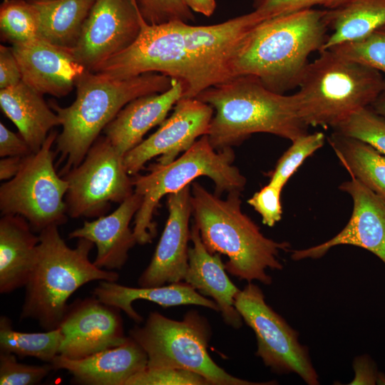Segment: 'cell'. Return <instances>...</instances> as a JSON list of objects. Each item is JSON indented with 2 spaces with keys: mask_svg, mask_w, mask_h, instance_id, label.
Masks as SVG:
<instances>
[{
  "mask_svg": "<svg viewBox=\"0 0 385 385\" xmlns=\"http://www.w3.org/2000/svg\"><path fill=\"white\" fill-rule=\"evenodd\" d=\"M183 96L182 83L172 79L170 88L165 91L143 96L126 104L103 132L124 155L141 143L152 128L165 120L168 112Z\"/></svg>",
  "mask_w": 385,
  "mask_h": 385,
  "instance_id": "obj_22",
  "label": "cell"
},
{
  "mask_svg": "<svg viewBox=\"0 0 385 385\" xmlns=\"http://www.w3.org/2000/svg\"><path fill=\"white\" fill-rule=\"evenodd\" d=\"M33 153L20 134H16L0 123V156L26 157Z\"/></svg>",
  "mask_w": 385,
  "mask_h": 385,
  "instance_id": "obj_40",
  "label": "cell"
},
{
  "mask_svg": "<svg viewBox=\"0 0 385 385\" xmlns=\"http://www.w3.org/2000/svg\"><path fill=\"white\" fill-rule=\"evenodd\" d=\"M196 98L214 110L207 135L217 150L239 145L257 133L291 141L307 133L294 95L274 92L253 76H235L205 90Z\"/></svg>",
  "mask_w": 385,
  "mask_h": 385,
  "instance_id": "obj_4",
  "label": "cell"
},
{
  "mask_svg": "<svg viewBox=\"0 0 385 385\" xmlns=\"http://www.w3.org/2000/svg\"><path fill=\"white\" fill-rule=\"evenodd\" d=\"M120 311L94 296L69 304L58 327L64 336L59 354L78 359L123 344Z\"/></svg>",
  "mask_w": 385,
  "mask_h": 385,
  "instance_id": "obj_15",
  "label": "cell"
},
{
  "mask_svg": "<svg viewBox=\"0 0 385 385\" xmlns=\"http://www.w3.org/2000/svg\"><path fill=\"white\" fill-rule=\"evenodd\" d=\"M349 0H255V9L265 12L270 17L292 13L316 6L335 9Z\"/></svg>",
  "mask_w": 385,
  "mask_h": 385,
  "instance_id": "obj_38",
  "label": "cell"
},
{
  "mask_svg": "<svg viewBox=\"0 0 385 385\" xmlns=\"http://www.w3.org/2000/svg\"><path fill=\"white\" fill-rule=\"evenodd\" d=\"M68 215L73 218L104 215L113 202L121 203L134 192L123 155L104 135L99 136L83 161L64 175Z\"/></svg>",
  "mask_w": 385,
  "mask_h": 385,
  "instance_id": "obj_11",
  "label": "cell"
},
{
  "mask_svg": "<svg viewBox=\"0 0 385 385\" xmlns=\"http://www.w3.org/2000/svg\"><path fill=\"white\" fill-rule=\"evenodd\" d=\"M330 49L385 73V26L361 40L342 43Z\"/></svg>",
  "mask_w": 385,
  "mask_h": 385,
  "instance_id": "obj_33",
  "label": "cell"
},
{
  "mask_svg": "<svg viewBox=\"0 0 385 385\" xmlns=\"http://www.w3.org/2000/svg\"><path fill=\"white\" fill-rule=\"evenodd\" d=\"M370 106L375 112L385 118V83L384 88Z\"/></svg>",
  "mask_w": 385,
  "mask_h": 385,
  "instance_id": "obj_44",
  "label": "cell"
},
{
  "mask_svg": "<svg viewBox=\"0 0 385 385\" xmlns=\"http://www.w3.org/2000/svg\"><path fill=\"white\" fill-rule=\"evenodd\" d=\"M58 226L39 232L38 259L25 286L26 292L20 319L37 321L46 331L59 327L68 309V298L85 284L105 280L117 282L115 271L98 267L89 259L93 243L78 239L69 247L59 234Z\"/></svg>",
  "mask_w": 385,
  "mask_h": 385,
  "instance_id": "obj_6",
  "label": "cell"
},
{
  "mask_svg": "<svg viewBox=\"0 0 385 385\" xmlns=\"http://www.w3.org/2000/svg\"><path fill=\"white\" fill-rule=\"evenodd\" d=\"M19 215L0 219V292L8 294L25 287L38 259L39 235Z\"/></svg>",
  "mask_w": 385,
  "mask_h": 385,
  "instance_id": "obj_23",
  "label": "cell"
},
{
  "mask_svg": "<svg viewBox=\"0 0 385 385\" xmlns=\"http://www.w3.org/2000/svg\"><path fill=\"white\" fill-rule=\"evenodd\" d=\"M53 370L68 371L73 380L85 385H126L128 379L148 365L144 349L130 337L115 347L72 359L57 355L51 363Z\"/></svg>",
  "mask_w": 385,
  "mask_h": 385,
  "instance_id": "obj_20",
  "label": "cell"
},
{
  "mask_svg": "<svg viewBox=\"0 0 385 385\" xmlns=\"http://www.w3.org/2000/svg\"><path fill=\"white\" fill-rule=\"evenodd\" d=\"M269 18L255 9L220 24L193 26L180 21L149 24L141 15L136 40L93 72L114 78L159 73L182 83L183 98H196L235 77V63L245 40Z\"/></svg>",
  "mask_w": 385,
  "mask_h": 385,
  "instance_id": "obj_1",
  "label": "cell"
},
{
  "mask_svg": "<svg viewBox=\"0 0 385 385\" xmlns=\"http://www.w3.org/2000/svg\"><path fill=\"white\" fill-rule=\"evenodd\" d=\"M240 192L227 193L225 200L207 191L197 182L191 184L194 223L210 253L226 255V271L240 280L272 282L267 270H281L279 252L288 251L287 242L265 237L258 225L241 210Z\"/></svg>",
  "mask_w": 385,
  "mask_h": 385,
  "instance_id": "obj_3",
  "label": "cell"
},
{
  "mask_svg": "<svg viewBox=\"0 0 385 385\" xmlns=\"http://www.w3.org/2000/svg\"><path fill=\"white\" fill-rule=\"evenodd\" d=\"M24 157H4L0 160V180H7L13 178L19 171Z\"/></svg>",
  "mask_w": 385,
  "mask_h": 385,
  "instance_id": "obj_42",
  "label": "cell"
},
{
  "mask_svg": "<svg viewBox=\"0 0 385 385\" xmlns=\"http://www.w3.org/2000/svg\"><path fill=\"white\" fill-rule=\"evenodd\" d=\"M40 14L39 38L72 49L96 0H29Z\"/></svg>",
  "mask_w": 385,
  "mask_h": 385,
  "instance_id": "obj_27",
  "label": "cell"
},
{
  "mask_svg": "<svg viewBox=\"0 0 385 385\" xmlns=\"http://www.w3.org/2000/svg\"><path fill=\"white\" fill-rule=\"evenodd\" d=\"M333 130L363 141L385 155V118L371 106L355 111Z\"/></svg>",
  "mask_w": 385,
  "mask_h": 385,
  "instance_id": "obj_31",
  "label": "cell"
},
{
  "mask_svg": "<svg viewBox=\"0 0 385 385\" xmlns=\"http://www.w3.org/2000/svg\"><path fill=\"white\" fill-rule=\"evenodd\" d=\"M327 140L351 178L385 199V155L363 141L336 131Z\"/></svg>",
  "mask_w": 385,
  "mask_h": 385,
  "instance_id": "obj_28",
  "label": "cell"
},
{
  "mask_svg": "<svg viewBox=\"0 0 385 385\" xmlns=\"http://www.w3.org/2000/svg\"><path fill=\"white\" fill-rule=\"evenodd\" d=\"M235 153L232 147L215 150L207 135L200 139L180 157L168 164L153 163L145 175L132 178L134 192L143 198L134 217L133 233L138 244L152 242L156 235L153 215L165 195L176 192L190 185L197 178L206 176L215 184V193L242 192L246 179L233 165Z\"/></svg>",
  "mask_w": 385,
  "mask_h": 385,
  "instance_id": "obj_8",
  "label": "cell"
},
{
  "mask_svg": "<svg viewBox=\"0 0 385 385\" xmlns=\"http://www.w3.org/2000/svg\"><path fill=\"white\" fill-rule=\"evenodd\" d=\"M339 188L353 200L351 216L346 225L322 244L292 251V259H318L333 247L347 245L372 252L385 264V199L354 178L344 182Z\"/></svg>",
  "mask_w": 385,
  "mask_h": 385,
  "instance_id": "obj_16",
  "label": "cell"
},
{
  "mask_svg": "<svg viewBox=\"0 0 385 385\" xmlns=\"http://www.w3.org/2000/svg\"><path fill=\"white\" fill-rule=\"evenodd\" d=\"M0 107L32 153L40 150L53 127L61 125L60 117L46 103L43 95L23 81L0 89Z\"/></svg>",
  "mask_w": 385,
  "mask_h": 385,
  "instance_id": "obj_25",
  "label": "cell"
},
{
  "mask_svg": "<svg viewBox=\"0 0 385 385\" xmlns=\"http://www.w3.org/2000/svg\"><path fill=\"white\" fill-rule=\"evenodd\" d=\"M324 141L325 135L322 132L307 133L292 140L270 173L269 183L283 188L304 160L322 148Z\"/></svg>",
  "mask_w": 385,
  "mask_h": 385,
  "instance_id": "obj_32",
  "label": "cell"
},
{
  "mask_svg": "<svg viewBox=\"0 0 385 385\" xmlns=\"http://www.w3.org/2000/svg\"><path fill=\"white\" fill-rule=\"evenodd\" d=\"M142 200V197L134 192L112 213L93 221H85L81 227L68 234V238H84L96 245L97 255L93 263L98 267L120 270L128 258L129 250L137 243L130 223Z\"/></svg>",
  "mask_w": 385,
  "mask_h": 385,
  "instance_id": "obj_19",
  "label": "cell"
},
{
  "mask_svg": "<svg viewBox=\"0 0 385 385\" xmlns=\"http://www.w3.org/2000/svg\"><path fill=\"white\" fill-rule=\"evenodd\" d=\"M63 334L59 327L44 332L26 333L13 329L6 316L0 318V351L19 356H34L51 364L59 354Z\"/></svg>",
  "mask_w": 385,
  "mask_h": 385,
  "instance_id": "obj_29",
  "label": "cell"
},
{
  "mask_svg": "<svg viewBox=\"0 0 385 385\" xmlns=\"http://www.w3.org/2000/svg\"><path fill=\"white\" fill-rule=\"evenodd\" d=\"M328 35L322 49L361 40L385 26V0H349L335 9H327Z\"/></svg>",
  "mask_w": 385,
  "mask_h": 385,
  "instance_id": "obj_26",
  "label": "cell"
},
{
  "mask_svg": "<svg viewBox=\"0 0 385 385\" xmlns=\"http://www.w3.org/2000/svg\"><path fill=\"white\" fill-rule=\"evenodd\" d=\"M326 12L327 9H304L258 24L237 56L235 77L255 76L278 93L298 87L309 56L322 51L328 36Z\"/></svg>",
  "mask_w": 385,
  "mask_h": 385,
  "instance_id": "obj_2",
  "label": "cell"
},
{
  "mask_svg": "<svg viewBox=\"0 0 385 385\" xmlns=\"http://www.w3.org/2000/svg\"><path fill=\"white\" fill-rule=\"evenodd\" d=\"M354 369L355 378L349 384H385V376L377 372L375 365L366 355L355 359Z\"/></svg>",
  "mask_w": 385,
  "mask_h": 385,
  "instance_id": "obj_41",
  "label": "cell"
},
{
  "mask_svg": "<svg viewBox=\"0 0 385 385\" xmlns=\"http://www.w3.org/2000/svg\"><path fill=\"white\" fill-rule=\"evenodd\" d=\"M235 306L253 330L255 354L266 366L279 374L295 373L309 385L319 384L308 349L299 343L298 332L266 302L260 287L248 282L237 295Z\"/></svg>",
  "mask_w": 385,
  "mask_h": 385,
  "instance_id": "obj_12",
  "label": "cell"
},
{
  "mask_svg": "<svg viewBox=\"0 0 385 385\" xmlns=\"http://www.w3.org/2000/svg\"><path fill=\"white\" fill-rule=\"evenodd\" d=\"M282 190L269 183L247 200V203L261 215L262 223L269 227H273L282 218Z\"/></svg>",
  "mask_w": 385,
  "mask_h": 385,
  "instance_id": "obj_37",
  "label": "cell"
},
{
  "mask_svg": "<svg viewBox=\"0 0 385 385\" xmlns=\"http://www.w3.org/2000/svg\"><path fill=\"white\" fill-rule=\"evenodd\" d=\"M18 61L22 81L39 93L55 97L68 95L78 78L87 70L71 49L41 38L11 46Z\"/></svg>",
  "mask_w": 385,
  "mask_h": 385,
  "instance_id": "obj_18",
  "label": "cell"
},
{
  "mask_svg": "<svg viewBox=\"0 0 385 385\" xmlns=\"http://www.w3.org/2000/svg\"><path fill=\"white\" fill-rule=\"evenodd\" d=\"M58 135L51 130L40 150L24 157L18 173L0 187L1 215H19L38 232L67 221L68 184L57 174L51 150Z\"/></svg>",
  "mask_w": 385,
  "mask_h": 385,
  "instance_id": "obj_10",
  "label": "cell"
},
{
  "mask_svg": "<svg viewBox=\"0 0 385 385\" xmlns=\"http://www.w3.org/2000/svg\"><path fill=\"white\" fill-rule=\"evenodd\" d=\"M22 81L21 70L12 48L0 46V89L17 85Z\"/></svg>",
  "mask_w": 385,
  "mask_h": 385,
  "instance_id": "obj_39",
  "label": "cell"
},
{
  "mask_svg": "<svg viewBox=\"0 0 385 385\" xmlns=\"http://www.w3.org/2000/svg\"><path fill=\"white\" fill-rule=\"evenodd\" d=\"M53 370L51 364L43 366L19 363L15 354L0 351L1 385H34L39 384Z\"/></svg>",
  "mask_w": 385,
  "mask_h": 385,
  "instance_id": "obj_35",
  "label": "cell"
},
{
  "mask_svg": "<svg viewBox=\"0 0 385 385\" xmlns=\"http://www.w3.org/2000/svg\"><path fill=\"white\" fill-rule=\"evenodd\" d=\"M174 107L172 115L154 133L123 155L130 175H137L146 163L156 156H160L158 163L173 162L199 137L207 134L214 114L212 106L196 98H182Z\"/></svg>",
  "mask_w": 385,
  "mask_h": 385,
  "instance_id": "obj_14",
  "label": "cell"
},
{
  "mask_svg": "<svg viewBox=\"0 0 385 385\" xmlns=\"http://www.w3.org/2000/svg\"><path fill=\"white\" fill-rule=\"evenodd\" d=\"M309 63L294 93L299 118L309 126L334 128L370 106L385 83L381 73L331 49Z\"/></svg>",
  "mask_w": 385,
  "mask_h": 385,
  "instance_id": "obj_7",
  "label": "cell"
},
{
  "mask_svg": "<svg viewBox=\"0 0 385 385\" xmlns=\"http://www.w3.org/2000/svg\"><path fill=\"white\" fill-rule=\"evenodd\" d=\"M192 11L205 16H210L216 9L215 0H183Z\"/></svg>",
  "mask_w": 385,
  "mask_h": 385,
  "instance_id": "obj_43",
  "label": "cell"
},
{
  "mask_svg": "<svg viewBox=\"0 0 385 385\" xmlns=\"http://www.w3.org/2000/svg\"><path fill=\"white\" fill-rule=\"evenodd\" d=\"M171 85L172 78L159 73L114 78L86 70L76 81V97L69 106L50 103L61 120L62 131L56 141L59 161H66L62 175L83 161L100 133L126 104L165 91Z\"/></svg>",
  "mask_w": 385,
  "mask_h": 385,
  "instance_id": "obj_5",
  "label": "cell"
},
{
  "mask_svg": "<svg viewBox=\"0 0 385 385\" xmlns=\"http://www.w3.org/2000/svg\"><path fill=\"white\" fill-rule=\"evenodd\" d=\"M138 9L149 24L173 21H194L192 11L183 0H135Z\"/></svg>",
  "mask_w": 385,
  "mask_h": 385,
  "instance_id": "obj_36",
  "label": "cell"
},
{
  "mask_svg": "<svg viewBox=\"0 0 385 385\" xmlns=\"http://www.w3.org/2000/svg\"><path fill=\"white\" fill-rule=\"evenodd\" d=\"M212 330L208 320L197 310H190L182 320L158 312L149 314L143 325L134 326L129 337L148 356V368L175 367L205 377L210 385H262L237 378L216 364L207 351Z\"/></svg>",
  "mask_w": 385,
  "mask_h": 385,
  "instance_id": "obj_9",
  "label": "cell"
},
{
  "mask_svg": "<svg viewBox=\"0 0 385 385\" xmlns=\"http://www.w3.org/2000/svg\"><path fill=\"white\" fill-rule=\"evenodd\" d=\"M93 296L103 303L123 310L135 323L143 318L132 306L137 299L156 303L164 308L178 305H197L219 312L217 304L204 297L185 281L151 287H130L116 282L101 280L93 289Z\"/></svg>",
  "mask_w": 385,
  "mask_h": 385,
  "instance_id": "obj_24",
  "label": "cell"
},
{
  "mask_svg": "<svg viewBox=\"0 0 385 385\" xmlns=\"http://www.w3.org/2000/svg\"><path fill=\"white\" fill-rule=\"evenodd\" d=\"M168 217L153 257L138 278L139 287H151L184 280L188 267L191 185L168 195Z\"/></svg>",
  "mask_w": 385,
  "mask_h": 385,
  "instance_id": "obj_17",
  "label": "cell"
},
{
  "mask_svg": "<svg viewBox=\"0 0 385 385\" xmlns=\"http://www.w3.org/2000/svg\"><path fill=\"white\" fill-rule=\"evenodd\" d=\"M126 385H210L195 372L175 367L148 368L131 376Z\"/></svg>",
  "mask_w": 385,
  "mask_h": 385,
  "instance_id": "obj_34",
  "label": "cell"
},
{
  "mask_svg": "<svg viewBox=\"0 0 385 385\" xmlns=\"http://www.w3.org/2000/svg\"><path fill=\"white\" fill-rule=\"evenodd\" d=\"M141 29L135 0H96L71 51L87 70L129 47Z\"/></svg>",
  "mask_w": 385,
  "mask_h": 385,
  "instance_id": "obj_13",
  "label": "cell"
},
{
  "mask_svg": "<svg viewBox=\"0 0 385 385\" xmlns=\"http://www.w3.org/2000/svg\"><path fill=\"white\" fill-rule=\"evenodd\" d=\"M40 14L29 0H4L0 6V31L3 40L12 44L39 37Z\"/></svg>",
  "mask_w": 385,
  "mask_h": 385,
  "instance_id": "obj_30",
  "label": "cell"
},
{
  "mask_svg": "<svg viewBox=\"0 0 385 385\" xmlns=\"http://www.w3.org/2000/svg\"><path fill=\"white\" fill-rule=\"evenodd\" d=\"M190 241L192 246L188 249V267L184 281L217 304L226 324L240 328L243 319L235 301L241 289L230 279L220 254L207 250L195 223L190 229Z\"/></svg>",
  "mask_w": 385,
  "mask_h": 385,
  "instance_id": "obj_21",
  "label": "cell"
}]
</instances>
